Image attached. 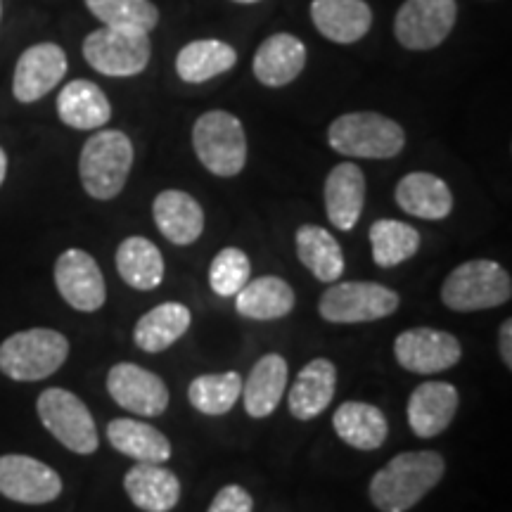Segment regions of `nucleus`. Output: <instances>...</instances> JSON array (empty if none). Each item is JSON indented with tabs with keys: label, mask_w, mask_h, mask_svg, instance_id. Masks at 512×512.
I'll return each instance as SVG.
<instances>
[{
	"label": "nucleus",
	"mask_w": 512,
	"mask_h": 512,
	"mask_svg": "<svg viewBox=\"0 0 512 512\" xmlns=\"http://www.w3.org/2000/svg\"><path fill=\"white\" fill-rule=\"evenodd\" d=\"M446 475V460L437 451H406L389 460L370 479L368 496L380 512H408Z\"/></svg>",
	"instance_id": "1"
},
{
	"label": "nucleus",
	"mask_w": 512,
	"mask_h": 512,
	"mask_svg": "<svg viewBox=\"0 0 512 512\" xmlns=\"http://www.w3.org/2000/svg\"><path fill=\"white\" fill-rule=\"evenodd\" d=\"M133 166V143L124 131L102 128L81 147L79 178L93 200H114L128 181Z\"/></svg>",
	"instance_id": "2"
},
{
	"label": "nucleus",
	"mask_w": 512,
	"mask_h": 512,
	"mask_svg": "<svg viewBox=\"0 0 512 512\" xmlns=\"http://www.w3.org/2000/svg\"><path fill=\"white\" fill-rule=\"evenodd\" d=\"M328 143L344 157L392 159L406 147V131L384 114L349 112L332 121Z\"/></svg>",
	"instance_id": "3"
},
{
	"label": "nucleus",
	"mask_w": 512,
	"mask_h": 512,
	"mask_svg": "<svg viewBox=\"0 0 512 512\" xmlns=\"http://www.w3.org/2000/svg\"><path fill=\"white\" fill-rule=\"evenodd\" d=\"M512 280L501 264L472 259L453 268L441 285V302L458 313L496 309L510 302Z\"/></svg>",
	"instance_id": "4"
},
{
	"label": "nucleus",
	"mask_w": 512,
	"mask_h": 512,
	"mask_svg": "<svg viewBox=\"0 0 512 512\" xmlns=\"http://www.w3.org/2000/svg\"><path fill=\"white\" fill-rule=\"evenodd\" d=\"M69 356L62 332L31 328L15 332L0 344V373L15 382H38L55 375Z\"/></svg>",
	"instance_id": "5"
},
{
	"label": "nucleus",
	"mask_w": 512,
	"mask_h": 512,
	"mask_svg": "<svg viewBox=\"0 0 512 512\" xmlns=\"http://www.w3.org/2000/svg\"><path fill=\"white\" fill-rule=\"evenodd\" d=\"M192 147L204 169L219 178L238 176L247 164L245 126L230 112H204L192 126Z\"/></svg>",
	"instance_id": "6"
},
{
	"label": "nucleus",
	"mask_w": 512,
	"mask_h": 512,
	"mask_svg": "<svg viewBox=\"0 0 512 512\" xmlns=\"http://www.w3.org/2000/svg\"><path fill=\"white\" fill-rule=\"evenodd\" d=\"M399 294L387 285L368 283V280H349V283H332L318 302L320 318L335 325L373 323L389 318L399 309Z\"/></svg>",
	"instance_id": "7"
},
{
	"label": "nucleus",
	"mask_w": 512,
	"mask_h": 512,
	"mask_svg": "<svg viewBox=\"0 0 512 512\" xmlns=\"http://www.w3.org/2000/svg\"><path fill=\"white\" fill-rule=\"evenodd\" d=\"M36 413L43 427L72 453L91 456V453L98 451V427H95L88 406L76 394L60 387H50L38 396Z\"/></svg>",
	"instance_id": "8"
},
{
	"label": "nucleus",
	"mask_w": 512,
	"mask_h": 512,
	"mask_svg": "<svg viewBox=\"0 0 512 512\" xmlns=\"http://www.w3.org/2000/svg\"><path fill=\"white\" fill-rule=\"evenodd\" d=\"M83 57L95 72L126 79L145 72L152 57V43L140 31L100 27L83 41Z\"/></svg>",
	"instance_id": "9"
},
{
	"label": "nucleus",
	"mask_w": 512,
	"mask_h": 512,
	"mask_svg": "<svg viewBox=\"0 0 512 512\" xmlns=\"http://www.w3.org/2000/svg\"><path fill=\"white\" fill-rule=\"evenodd\" d=\"M458 19L456 0H406L396 12L394 36L406 50H434Z\"/></svg>",
	"instance_id": "10"
},
{
	"label": "nucleus",
	"mask_w": 512,
	"mask_h": 512,
	"mask_svg": "<svg viewBox=\"0 0 512 512\" xmlns=\"http://www.w3.org/2000/svg\"><path fill=\"white\" fill-rule=\"evenodd\" d=\"M394 358L408 373L434 375L458 366L463 347L446 330L411 328L394 339Z\"/></svg>",
	"instance_id": "11"
},
{
	"label": "nucleus",
	"mask_w": 512,
	"mask_h": 512,
	"mask_svg": "<svg viewBox=\"0 0 512 512\" xmlns=\"http://www.w3.org/2000/svg\"><path fill=\"white\" fill-rule=\"evenodd\" d=\"M55 287L64 302L81 313H95L107 302L105 275L83 249H67L57 256Z\"/></svg>",
	"instance_id": "12"
},
{
	"label": "nucleus",
	"mask_w": 512,
	"mask_h": 512,
	"mask_svg": "<svg viewBox=\"0 0 512 512\" xmlns=\"http://www.w3.org/2000/svg\"><path fill=\"white\" fill-rule=\"evenodd\" d=\"M107 392L114 403L140 418H157L169 408V387L159 375L138 363H117L107 373Z\"/></svg>",
	"instance_id": "13"
},
{
	"label": "nucleus",
	"mask_w": 512,
	"mask_h": 512,
	"mask_svg": "<svg viewBox=\"0 0 512 512\" xmlns=\"http://www.w3.org/2000/svg\"><path fill=\"white\" fill-rule=\"evenodd\" d=\"M0 494L15 503L43 505L62 494V477L53 467L31 456H0Z\"/></svg>",
	"instance_id": "14"
},
{
	"label": "nucleus",
	"mask_w": 512,
	"mask_h": 512,
	"mask_svg": "<svg viewBox=\"0 0 512 512\" xmlns=\"http://www.w3.org/2000/svg\"><path fill=\"white\" fill-rule=\"evenodd\" d=\"M67 69V53L57 43H36L19 55L12 76V95L24 105L46 98L67 76Z\"/></svg>",
	"instance_id": "15"
},
{
	"label": "nucleus",
	"mask_w": 512,
	"mask_h": 512,
	"mask_svg": "<svg viewBox=\"0 0 512 512\" xmlns=\"http://www.w3.org/2000/svg\"><path fill=\"white\" fill-rule=\"evenodd\" d=\"M460 406V394L451 382H425L413 389L408 399L406 415L415 437L432 439L448 430L456 418Z\"/></svg>",
	"instance_id": "16"
},
{
	"label": "nucleus",
	"mask_w": 512,
	"mask_h": 512,
	"mask_svg": "<svg viewBox=\"0 0 512 512\" xmlns=\"http://www.w3.org/2000/svg\"><path fill=\"white\" fill-rule=\"evenodd\" d=\"M366 207V176L356 164L342 162L325 178V211L337 230H354Z\"/></svg>",
	"instance_id": "17"
},
{
	"label": "nucleus",
	"mask_w": 512,
	"mask_h": 512,
	"mask_svg": "<svg viewBox=\"0 0 512 512\" xmlns=\"http://www.w3.org/2000/svg\"><path fill=\"white\" fill-rule=\"evenodd\" d=\"M311 19L328 41L351 46L373 27V10L366 0H313Z\"/></svg>",
	"instance_id": "18"
},
{
	"label": "nucleus",
	"mask_w": 512,
	"mask_h": 512,
	"mask_svg": "<svg viewBox=\"0 0 512 512\" xmlns=\"http://www.w3.org/2000/svg\"><path fill=\"white\" fill-rule=\"evenodd\" d=\"M337 389V368L328 358H313L299 370L297 380L287 394V408L292 418L309 422L332 403Z\"/></svg>",
	"instance_id": "19"
},
{
	"label": "nucleus",
	"mask_w": 512,
	"mask_h": 512,
	"mask_svg": "<svg viewBox=\"0 0 512 512\" xmlns=\"http://www.w3.org/2000/svg\"><path fill=\"white\" fill-rule=\"evenodd\" d=\"M152 216H155L159 233L178 247L197 242L204 230V211L200 202L183 190L159 192L152 202Z\"/></svg>",
	"instance_id": "20"
},
{
	"label": "nucleus",
	"mask_w": 512,
	"mask_h": 512,
	"mask_svg": "<svg viewBox=\"0 0 512 512\" xmlns=\"http://www.w3.org/2000/svg\"><path fill=\"white\" fill-rule=\"evenodd\" d=\"M124 491L143 512H171L181 501V479L164 465L138 463L124 475Z\"/></svg>",
	"instance_id": "21"
},
{
	"label": "nucleus",
	"mask_w": 512,
	"mask_h": 512,
	"mask_svg": "<svg viewBox=\"0 0 512 512\" xmlns=\"http://www.w3.org/2000/svg\"><path fill=\"white\" fill-rule=\"evenodd\" d=\"M306 46L292 34H273L256 50L252 69L256 81L268 88H283L306 67Z\"/></svg>",
	"instance_id": "22"
},
{
	"label": "nucleus",
	"mask_w": 512,
	"mask_h": 512,
	"mask_svg": "<svg viewBox=\"0 0 512 512\" xmlns=\"http://www.w3.org/2000/svg\"><path fill=\"white\" fill-rule=\"evenodd\" d=\"M57 117L76 131H98L112 119V105L98 83L76 79L57 95Z\"/></svg>",
	"instance_id": "23"
},
{
	"label": "nucleus",
	"mask_w": 512,
	"mask_h": 512,
	"mask_svg": "<svg viewBox=\"0 0 512 512\" xmlns=\"http://www.w3.org/2000/svg\"><path fill=\"white\" fill-rule=\"evenodd\" d=\"M287 377H290V368L287 361L280 354H266L254 363L252 373L247 380H242V401H245V411L252 418L261 420L268 418L275 408H278L280 399H283L287 389Z\"/></svg>",
	"instance_id": "24"
},
{
	"label": "nucleus",
	"mask_w": 512,
	"mask_h": 512,
	"mask_svg": "<svg viewBox=\"0 0 512 512\" xmlns=\"http://www.w3.org/2000/svg\"><path fill=\"white\" fill-rule=\"evenodd\" d=\"M394 197L396 204L415 219L441 221L453 209L451 188L439 176L427 174V171H413L403 176L396 185Z\"/></svg>",
	"instance_id": "25"
},
{
	"label": "nucleus",
	"mask_w": 512,
	"mask_h": 512,
	"mask_svg": "<svg viewBox=\"0 0 512 512\" xmlns=\"http://www.w3.org/2000/svg\"><path fill=\"white\" fill-rule=\"evenodd\" d=\"M332 427L344 444L356 451H375L387 441L389 422L382 408L366 401H347L332 415Z\"/></svg>",
	"instance_id": "26"
},
{
	"label": "nucleus",
	"mask_w": 512,
	"mask_h": 512,
	"mask_svg": "<svg viewBox=\"0 0 512 512\" xmlns=\"http://www.w3.org/2000/svg\"><path fill=\"white\" fill-rule=\"evenodd\" d=\"M192 313L185 304L164 302L138 318L133 330V342L147 354H162L188 332Z\"/></svg>",
	"instance_id": "27"
},
{
	"label": "nucleus",
	"mask_w": 512,
	"mask_h": 512,
	"mask_svg": "<svg viewBox=\"0 0 512 512\" xmlns=\"http://www.w3.org/2000/svg\"><path fill=\"white\" fill-rule=\"evenodd\" d=\"M294 290L290 283L278 275H261L249 280L242 290L235 294V309L242 318L249 320H278L290 316L294 309Z\"/></svg>",
	"instance_id": "28"
},
{
	"label": "nucleus",
	"mask_w": 512,
	"mask_h": 512,
	"mask_svg": "<svg viewBox=\"0 0 512 512\" xmlns=\"http://www.w3.org/2000/svg\"><path fill=\"white\" fill-rule=\"evenodd\" d=\"M117 273L133 290H157L166 273L164 256L152 240L143 235H131L117 249Z\"/></svg>",
	"instance_id": "29"
},
{
	"label": "nucleus",
	"mask_w": 512,
	"mask_h": 512,
	"mask_svg": "<svg viewBox=\"0 0 512 512\" xmlns=\"http://www.w3.org/2000/svg\"><path fill=\"white\" fill-rule=\"evenodd\" d=\"M107 439L124 456L138 463L164 465L171 458V441L143 420L117 418L107 425Z\"/></svg>",
	"instance_id": "30"
},
{
	"label": "nucleus",
	"mask_w": 512,
	"mask_h": 512,
	"mask_svg": "<svg viewBox=\"0 0 512 512\" xmlns=\"http://www.w3.org/2000/svg\"><path fill=\"white\" fill-rule=\"evenodd\" d=\"M297 256L320 283H337L344 273V252L330 230L306 223L297 230Z\"/></svg>",
	"instance_id": "31"
},
{
	"label": "nucleus",
	"mask_w": 512,
	"mask_h": 512,
	"mask_svg": "<svg viewBox=\"0 0 512 512\" xmlns=\"http://www.w3.org/2000/svg\"><path fill=\"white\" fill-rule=\"evenodd\" d=\"M235 62H238V53L233 46L219 38H200L183 46L176 55V74L185 83H204L230 72Z\"/></svg>",
	"instance_id": "32"
},
{
	"label": "nucleus",
	"mask_w": 512,
	"mask_h": 512,
	"mask_svg": "<svg viewBox=\"0 0 512 512\" xmlns=\"http://www.w3.org/2000/svg\"><path fill=\"white\" fill-rule=\"evenodd\" d=\"M368 235L370 247H373V261L380 268H394L413 259L422 242L418 230L396 219L375 221Z\"/></svg>",
	"instance_id": "33"
},
{
	"label": "nucleus",
	"mask_w": 512,
	"mask_h": 512,
	"mask_svg": "<svg viewBox=\"0 0 512 512\" xmlns=\"http://www.w3.org/2000/svg\"><path fill=\"white\" fill-rule=\"evenodd\" d=\"M242 394V377L235 370L228 373L200 375L190 382L188 401L204 415H226L233 411Z\"/></svg>",
	"instance_id": "34"
},
{
	"label": "nucleus",
	"mask_w": 512,
	"mask_h": 512,
	"mask_svg": "<svg viewBox=\"0 0 512 512\" xmlns=\"http://www.w3.org/2000/svg\"><path fill=\"white\" fill-rule=\"evenodd\" d=\"M86 8L102 27L150 34L159 24V10L150 0H86Z\"/></svg>",
	"instance_id": "35"
},
{
	"label": "nucleus",
	"mask_w": 512,
	"mask_h": 512,
	"mask_svg": "<svg viewBox=\"0 0 512 512\" xmlns=\"http://www.w3.org/2000/svg\"><path fill=\"white\" fill-rule=\"evenodd\" d=\"M252 278V261L238 247H226L211 259L209 285L219 297H235Z\"/></svg>",
	"instance_id": "36"
},
{
	"label": "nucleus",
	"mask_w": 512,
	"mask_h": 512,
	"mask_svg": "<svg viewBox=\"0 0 512 512\" xmlns=\"http://www.w3.org/2000/svg\"><path fill=\"white\" fill-rule=\"evenodd\" d=\"M252 510H254V501L245 486L228 484L214 496V501H211L207 512H252Z\"/></svg>",
	"instance_id": "37"
},
{
	"label": "nucleus",
	"mask_w": 512,
	"mask_h": 512,
	"mask_svg": "<svg viewBox=\"0 0 512 512\" xmlns=\"http://www.w3.org/2000/svg\"><path fill=\"white\" fill-rule=\"evenodd\" d=\"M498 351H501V358L505 368L512 370V320H503L501 330H498Z\"/></svg>",
	"instance_id": "38"
},
{
	"label": "nucleus",
	"mask_w": 512,
	"mask_h": 512,
	"mask_svg": "<svg viewBox=\"0 0 512 512\" xmlns=\"http://www.w3.org/2000/svg\"><path fill=\"white\" fill-rule=\"evenodd\" d=\"M5 176H8V155H5V150L0 147V185L5 183Z\"/></svg>",
	"instance_id": "39"
},
{
	"label": "nucleus",
	"mask_w": 512,
	"mask_h": 512,
	"mask_svg": "<svg viewBox=\"0 0 512 512\" xmlns=\"http://www.w3.org/2000/svg\"><path fill=\"white\" fill-rule=\"evenodd\" d=\"M235 3H245V5H252V3H259V0H235Z\"/></svg>",
	"instance_id": "40"
},
{
	"label": "nucleus",
	"mask_w": 512,
	"mask_h": 512,
	"mask_svg": "<svg viewBox=\"0 0 512 512\" xmlns=\"http://www.w3.org/2000/svg\"><path fill=\"white\" fill-rule=\"evenodd\" d=\"M0 15H3V5H0Z\"/></svg>",
	"instance_id": "41"
}]
</instances>
